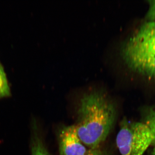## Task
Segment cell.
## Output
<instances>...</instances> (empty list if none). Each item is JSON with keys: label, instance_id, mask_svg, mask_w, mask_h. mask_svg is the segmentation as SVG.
Wrapping results in <instances>:
<instances>
[{"label": "cell", "instance_id": "cell-7", "mask_svg": "<svg viewBox=\"0 0 155 155\" xmlns=\"http://www.w3.org/2000/svg\"><path fill=\"white\" fill-rule=\"evenodd\" d=\"M143 122L150 130L153 137V144L155 145V103L146 109Z\"/></svg>", "mask_w": 155, "mask_h": 155}, {"label": "cell", "instance_id": "cell-4", "mask_svg": "<svg viewBox=\"0 0 155 155\" xmlns=\"http://www.w3.org/2000/svg\"><path fill=\"white\" fill-rule=\"evenodd\" d=\"M111 46L121 51H155V22H144L118 46Z\"/></svg>", "mask_w": 155, "mask_h": 155}, {"label": "cell", "instance_id": "cell-6", "mask_svg": "<svg viewBox=\"0 0 155 155\" xmlns=\"http://www.w3.org/2000/svg\"><path fill=\"white\" fill-rule=\"evenodd\" d=\"M35 127L34 134L31 143V155H51L41 137L35 130Z\"/></svg>", "mask_w": 155, "mask_h": 155}, {"label": "cell", "instance_id": "cell-5", "mask_svg": "<svg viewBox=\"0 0 155 155\" xmlns=\"http://www.w3.org/2000/svg\"><path fill=\"white\" fill-rule=\"evenodd\" d=\"M58 135L60 155H89L91 152L78 137L75 125L61 126Z\"/></svg>", "mask_w": 155, "mask_h": 155}, {"label": "cell", "instance_id": "cell-2", "mask_svg": "<svg viewBox=\"0 0 155 155\" xmlns=\"http://www.w3.org/2000/svg\"><path fill=\"white\" fill-rule=\"evenodd\" d=\"M153 137L150 130L143 122L123 118L116 138L121 155H143L153 144Z\"/></svg>", "mask_w": 155, "mask_h": 155}, {"label": "cell", "instance_id": "cell-10", "mask_svg": "<svg viewBox=\"0 0 155 155\" xmlns=\"http://www.w3.org/2000/svg\"><path fill=\"white\" fill-rule=\"evenodd\" d=\"M89 155H110L107 150L98 148L95 150H92Z\"/></svg>", "mask_w": 155, "mask_h": 155}, {"label": "cell", "instance_id": "cell-11", "mask_svg": "<svg viewBox=\"0 0 155 155\" xmlns=\"http://www.w3.org/2000/svg\"><path fill=\"white\" fill-rule=\"evenodd\" d=\"M151 155H155V147L153 150L152 152Z\"/></svg>", "mask_w": 155, "mask_h": 155}, {"label": "cell", "instance_id": "cell-9", "mask_svg": "<svg viewBox=\"0 0 155 155\" xmlns=\"http://www.w3.org/2000/svg\"><path fill=\"white\" fill-rule=\"evenodd\" d=\"M149 8L146 15V22H155V0L147 1Z\"/></svg>", "mask_w": 155, "mask_h": 155}, {"label": "cell", "instance_id": "cell-8", "mask_svg": "<svg viewBox=\"0 0 155 155\" xmlns=\"http://www.w3.org/2000/svg\"><path fill=\"white\" fill-rule=\"evenodd\" d=\"M10 88L4 68L0 64V98L9 96Z\"/></svg>", "mask_w": 155, "mask_h": 155}, {"label": "cell", "instance_id": "cell-1", "mask_svg": "<svg viewBox=\"0 0 155 155\" xmlns=\"http://www.w3.org/2000/svg\"><path fill=\"white\" fill-rule=\"evenodd\" d=\"M80 93L75 124L78 135L88 149H96L114 127L116 104L103 83L90 84Z\"/></svg>", "mask_w": 155, "mask_h": 155}, {"label": "cell", "instance_id": "cell-3", "mask_svg": "<svg viewBox=\"0 0 155 155\" xmlns=\"http://www.w3.org/2000/svg\"><path fill=\"white\" fill-rule=\"evenodd\" d=\"M117 59L130 72L155 80V51H132L107 48L104 56V63Z\"/></svg>", "mask_w": 155, "mask_h": 155}]
</instances>
